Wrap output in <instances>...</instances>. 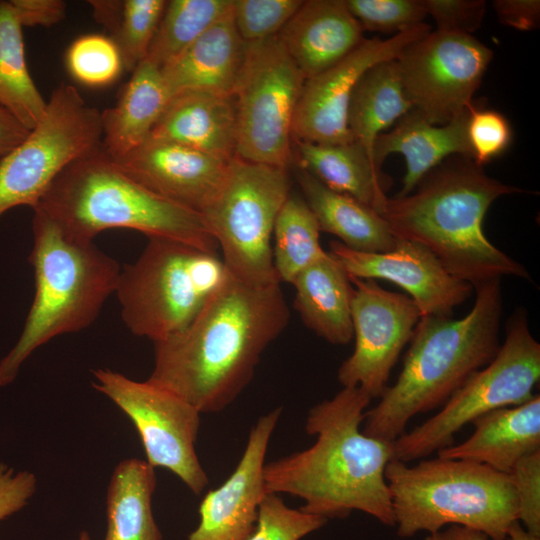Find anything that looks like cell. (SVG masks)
Wrapping results in <instances>:
<instances>
[{"mask_svg":"<svg viewBox=\"0 0 540 540\" xmlns=\"http://www.w3.org/2000/svg\"><path fill=\"white\" fill-rule=\"evenodd\" d=\"M155 468L146 461H121L111 476L106 496L104 540H162L152 513Z\"/></svg>","mask_w":540,"mask_h":540,"instance_id":"f1b7e54d","label":"cell"},{"mask_svg":"<svg viewBox=\"0 0 540 540\" xmlns=\"http://www.w3.org/2000/svg\"><path fill=\"white\" fill-rule=\"evenodd\" d=\"M305 80L278 36L246 43L233 93L236 157L288 169L293 118Z\"/></svg>","mask_w":540,"mask_h":540,"instance_id":"7c38bea8","label":"cell"},{"mask_svg":"<svg viewBox=\"0 0 540 540\" xmlns=\"http://www.w3.org/2000/svg\"><path fill=\"white\" fill-rule=\"evenodd\" d=\"M492 6L503 25L520 31H530L539 26V0H496Z\"/></svg>","mask_w":540,"mask_h":540,"instance_id":"ee69618b","label":"cell"},{"mask_svg":"<svg viewBox=\"0 0 540 540\" xmlns=\"http://www.w3.org/2000/svg\"><path fill=\"white\" fill-rule=\"evenodd\" d=\"M245 54L246 43L231 10L160 69L171 96L183 92L233 96Z\"/></svg>","mask_w":540,"mask_h":540,"instance_id":"44dd1931","label":"cell"},{"mask_svg":"<svg viewBox=\"0 0 540 540\" xmlns=\"http://www.w3.org/2000/svg\"><path fill=\"white\" fill-rule=\"evenodd\" d=\"M77 540H91L87 531H82Z\"/></svg>","mask_w":540,"mask_h":540,"instance_id":"c3c4849f","label":"cell"},{"mask_svg":"<svg viewBox=\"0 0 540 540\" xmlns=\"http://www.w3.org/2000/svg\"><path fill=\"white\" fill-rule=\"evenodd\" d=\"M345 0H307L277 35L305 79L330 68L365 39Z\"/></svg>","mask_w":540,"mask_h":540,"instance_id":"ffe728a7","label":"cell"},{"mask_svg":"<svg viewBox=\"0 0 540 540\" xmlns=\"http://www.w3.org/2000/svg\"><path fill=\"white\" fill-rule=\"evenodd\" d=\"M230 162L179 144L148 138L116 163L153 193L202 214L224 183Z\"/></svg>","mask_w":540,"mask_h":540,"instance_id":"d6986e66","label":"cell"},{"mask_svg":"<svg viewBox=\"0 0 540 540\" xmlns=\"http://www.w3.org/2000/svg\"><path fill=\"white\" fill-rule=\"evenodd\" d=\"M540 380V344L517 309L493 360L475 372L434 416L393 441L394 459L409 463L454 444L455 434L495 409L530 400Z\"/></svg>","mask_w":540,"mask_h":540,"instance_id":"30bf717a","label":"cell"},{"mask_svg":"<svg viewBox=\"0 0 540 540\" xmlns=\"http://www.w3.org/2000/svg\"><path fill=\"white\" fill-rule=\"evenodd\" d=\"M298 182L320 231L335 235L343 245L360 252L382 253L395 246L397 238L383 217L371 207L332 190L301 169Z\"/></svg>","mask_w":540,"mask_h":540,"instance_id":"83f0119b","label":"cell"},{"mask_svg":"<svg viewBox=\"0 0 540 540\" xmlns=\"http://www.w3.org/2000/svg\"><path fill=\"white\" fill-rule=\"evenodd\" d=\"M36 476L29 471H15L0 463V520L27 505L36 491Z\"/></svg>","mask_w":540,"mask_h":540,"instance_id":"b9f144b4","label":"cell"},{"mask_svg":"<svg viewBox=\"0 0 540 540\" xmlns=\"http://www.w3.org/2000/svg\"><path fill=\"white\" fill-rule=\"evenodd\" d=\"M149 138L179 144L229 162L236 157L234 97L204 92L176 94Z\"/></svg>","mask_w":540,"mask_h":540,"instance_id":"603a6c76","label":"cell"},{"mask_svg":"<svg viewBox=\"0 0 540 540\" xmlns=\"http://www.w3.org/2000/svg\"><path fill=\"white\" fill-rule=\"evenodd\" d=\"M363 30L398 34L414 28L427 16L421 0H345Z\"/></svg>","mask_w":540,"mask_h":540,"instance_id":"74e56055","label":"cell"},{"mask_svg":"<svg viewBox=\"0 0 540 540\" xmlns=\"http://www.w3.org/2000/svg\"><path fill=\"white\" fill-rule=\"evenodd\" d=\"M469 110L445 125H434L413 108L391 130L376 137L372 153L377 167L381 168L392 153H400L405 159L403 186L396 196L412 192L428 172L451 156L472 159L467 136Z\"/></svg>","mask_w":540,"mask_h":540,"instance_id":"7402d4cb","label":"cell"},{"mask_svg":"<svg viewBox=\"0 0 540 540\" xmlns=\"http://www.w3.org/2000/svg\"><path fill=\"white\" fill-rule=\"evenodd\" d=\"M349 278L354 285L355 346L339 367L337 378L343 387H359L372 399L379 398L422 315L407 295L388 291L373 279Z\"/></svg>","mask_w":540,"mask_h":540,"instance_id":"9a60e30c","label":"cell"},{"mask_svg":"<svg viewBox=\"0 0 540 540\" xmlns=\"http://www.w3.org/2000/svg\"><path fill=\"white\" fill-rule=\"evenodd\" d=\"M66 64L78 82L93 87L114 82L123 68L116 44L101 34H86L73 41L66 53Z\"/></svg>","mask_w":540,"mask_h":540,"instance_id":"e575fe53","label":"cell"},{"mask_svg":"<svg viewBox=\"0 0 540 540\" xmlns=\"http://www.w3.org/2000/svg\"><path fill=\"white\" fill-rule=\"evenodd\" d=\"M292 284L295 308L304 324L331 344H348L353 338V286L339 263L327 252Z\"/></svg>","mask_w":540,"mask_h":540,"instance_id":"4316f807","label":"cell"},{"mask_svg":"<svg viewBox=\"0 0 540 540\" xmlns=\"http://www.w3.org/2000/svg\"><path fill=\"white\" fill-rule=\"evenodd\" d=\"M372 398L359 387H343L312 407L305 429L316 436L307 449L265 463L266 493H286L304 501L301 510L325 519L364 512L395 526L385 479L394 459L393 442L366 435L360 426Z\"/></svg>","mask_w":540,"mask_h":540,"instance_id":"7a4b0ae2","label":"cell"},{"mask_svg":"<svg viewBox=\"0 0 540 540\" xmlns=\"http://www.w3.org/2000/svg\"><path fill=\"white\" fill-rule=\"evenodd\" d=\"M329 248L328 253L349 277L388 280L403 288L422 317H451L474 288L450 274L430 250L413 241L397 238L395 246L382 253L352 250L338 240L331 241Z\"/></svg>","mask_w":540,"mask_h":540,"instance_id":"e0dca14e","label":"cell"},{"mask_svg":"<svg viewBox=\"0 0 540 540\" xmlns=\"http://www.w3.org/2000/svg\"><path fill=\"white\" fill-rule=\"evenodd\" d=\"M464 442L439 450L438 457L481 463L509 474L523 457L540 451V396L492 410L473 422Z\"/></svg>","mask_w":540,"mask_h":540,"instance_id":"cb8c5ba5","label":"cell"},{"mask_svg":"<svg viewBox=\"0 0 540 540\" xmlns=\"http://www.w3.org/2000/svg\"><path fill=\"white\" fill-rule=\"evenodd\" d=\"M518 503V522L540 537V451L520 459L508 474Z\"/></svg>","mask_w":540,"mask_h":540,"instance_id":"ab89813d","label":"cell"},{"mask_svg":"<svg viewBox=\"0 0 540 540\" xmlns=\"http://www.w3.org/2000/svg\"><path fill=\"white\" fill-rule=\"evenodd\" d=\"M320 228L305 200L290 194L273 229V264L280 282L291 283L327 253L320 244Z\"/></svg>","mask_w":540,"mask_h":540,"instance_id":"d6a6232c","label":"cell"},{"mask_svg":"<svg viewBox=\"0 0 540 540\" xmlns=\"http://www.w3.org/2000/svg\"><path fill=\"white\" fill-rule=\"evenodd\" d=\"M95 390L111 399L133 422L147 463L174 473L194 494L208 485L196 450L200 412L173 392L148 380H132L110 369L93 370Z\"/></svg>","mask_w":540,"mask_h":540,"instance_id":"4fadbf2b","label":"cell"},{"mask_svg":"<svg viewBox=\"0 0 540 540\" xmlns=\"http://www.w3.org/2000/svg\"><path fill=\"white\" fill-rule=\"evenodd\" d=\"M36 207L77 241L93 242L99 233L121 228L211 253L219 248L201 214L148 190L102 148L66 167Z\"/></svg>","mask_w":540,"mask_h":540,"instance_id":"5b68a950","label":"cell"},{"mask_svg":"<svg viewBox=\"0 0 540 540\" xmlns=\"http://www.w3.org/2000/svg\"><path fill=\"white\" fill-rule=\"evenodd\" d=\"M436 30L471 34L480 28L485 12L484 0H421Z\"/></svg>","mask_w":540,"mask_h":540,"instance_id":"60d3db41","label":"cell"},{"mask_svg":"<svg viewBox=\"0 0 540 540\" xmlns=\"http://www.w3.org/2000/svg\"><path fill=\"white\" fill-rule=\"evenodd\" d=\"M303 0H233V20L245 43L277 36Z\"/></svg>","mask_w":540,"mask_h":540,"instance_id":"8d00e7d4","label":"cell"},{"mask_svg":"<svg viewBox=\"0 0 540 540\" xmlns=\"http://www.w3.org/2000/svg\"><path fill=\"white\" fill-rule=\"evenodd\" d=\"M232 7L233 0L167 1L146 59L159 68L167 65Z\"/></svg>","mask_w":540,"mask_h":540,"instance_id":"836d02e7","label":"cell"},{"mask_svg":"<svg viewBox=\"0 0 540 540\" xmlns=\"http://www.w3.org/2000/svg\"><path fill=\"white\" fill-rule=\"evenodd\" d=\"M171 97L161 69L147 59L141 62L117 103L101 111L103 152L118 162L141 146Z\"/></svg>","mask_w":540,"mask_h":540,"instance_id":"d4e9b609","label":"cell"},{"mask_svg":"<svg viewBox=\"0 0 540 540\" xmlns=\"http://www.w3.org/2000/svg\"><path fill=\"white\" fill-rule=\"evenodd\" d=\"M430 31L424 22L387 39L365 38L338 63L306 79L294 113L293 140L317 144L353 141L348 108L358 80L373 65L396 59L407 45Z\"/></svg>","mask_w":540,"mask_h":540,"instance_id":"2e32d148","label":"cell"},{"mask_svg":"<svg viewBox=\"0 0 540 540\" xmlns=\"http://www.w3.org/2000/svg\"><path fill=\"white\" fill-rule=\"evenodd\" d=\"M327 519L287 506L279 494L266 493L256 527L247 540H300L320 529Z\"/></svg>","mask_w":540,"mask_h":540,"instance_id":"d590c367","label":"cell"},{"mask_svg":"<svg viewBox=\"0 0 540 540\" xmlns=\"http://www.w3.org/2000/svg\"><path fill=\"white\" fill-rule=\"evenodd\" d=\"M22 27H50L65 17L66 2L62 0H11Z\"/></svg>","mask_w":540,"mask_h":540,"instance_id":"7bdbcfd3","label":"cell"},{"mask_svg":"<svg viewBox=\"0 0 540 540\" xmlns=\"http://www.w3.org/2000/svg\"><path fill=\"white\" fill-rule=\"evenodd\" d=\"M295 143L301 170L381 215L392 180L381 172L364 146L355 140L343 144Z\"/></svg>","mask_w":540,"mask_h":540,"instance_id":"484cf974","label":"cell"},{"mask_svg":"<svg viewBox=\"0 0 540 540\" xmlns=\"http://www.w3.org/2000/svg\"><path fill=\"white\" fill-rule=\"evenodd\" d=\"M521 189L488 176L471 158L454 155L428 172L412 192L388 198L381 216L399 239L430 250L445 269L473 287L527 269L486 237L491 204Z\"/></svg>","mask_w":540,"mask_h":540,"instance_id":"3957f363","label":"cell"},{"mask_svg":"<svg viewBox=\"0 0 540 540\" xmlns=\"http://www.w3.org/2000/svg\"><path fill=\"white\" fill-rule=\"evenodd\" d=\"M281 411V407L276 408L260 416L253 425L232 474L202 499L199 524L187 540H247L253 533L266 494V452Z\"/></svg>","mask_w":540,"mask_h":540,"instance_id":"ac0fdd59","label":"cell"},{"mask_svg":"<svg viewBox=\"0 0 540 540\" xmlns=\"http://www.w3.org/2000/svg\"><path fill=\"white\" fill-rule=\"evenodd\" d=\"M493 58V51L471 34L430 31L396 58L413 108L434 125L465 113Z\"/></svg>","mask_w":540,"mask_h":540,"instance_id":"5bb4252c","label":"cell"},{"mask_svg":"<svg viewBox=\"0 0 540 540\" xmlns=\"http://www.w3.org/2000/svg\"><path fill=\"white\" fill-rule=\"evenodd\" d=\"M413 109L402 85L396 59L379 62L358 80L348 108V127L373 158L376 137ZM374 160V159H373Z\"/></svg>","mask_w":540,"mask_h":540,"instance_id":"f546056e","label":"cell"},{"mask_svg":"<svg viewBox=\"0 0 540 540\" xmlns=\"http://www.w3.org/2000/svg\"><path fill=\"white\" fill-rule=\"evenodd\" d=\"M507 540H540V537L528 533L520 523L516 521L508 530Z\"/></svg>","mask_w":540,"mask_h":540,"instance_id":"7dc6e473","label":"cell"},{"mask_svg":"<svg viewBox=\"0 0 540 540\" xmlns=\"http://www.w3.org/2000/svg\"><path fill=\"white\" fill-rule=\"evenodd\" d=\"M290 311L280 284L255 286L227 271L195 318L154 343L148 381L200 413L219 412L251 381L261 355L287 327Z\"/></svg>","mask_w":540,"mask_h":540,"instance_id":"6da1fadb","label":"cell"},{"mask_svg":"<svg viewBox=\"0 0 540 540\" xmlns=\"http://www.w3.org/2000/svg\"><path fill=\"white\" fill-rule=\"evenodd\" d=\"M101 111L60 83L28 136L0 162V217L17 206L35 208L60 173L102 148Z\"/></svg>","mask_w":540,"mask_h":540,"instance_id":"8fae6325","label":"cell"},{"mask_svg":"<svg viewBox=\"0 0 540 540\" xmlns=\"http://www.w3.org/2000/svg\"><path fill=\"white\" fill-rule=\"evenodd\" d=\"M397 535L429 534L445 525L507 540L518 521V503L508 474L461 459L437 457L415 465L392 459L386 466Z\"/></svg>","mask_w":540,"mask_h":540,"instance_id":"52a82bcc","label":"cell"},{"mask_svg":"<svg viewBox=\"0 0 540 540\" xmlns=\"http://www.w3.org/2000/svg\"><path fill=\"white\" fill-rule=\"evenodd\" d=\"M30 130L10 111L0 106V162L15 149Z\"/></svg>","mask_w":540,"mask_h":540,"instance_id":"f6af8a7d","label":"cell"},{"mask_svg":"<svg viewBox=\"0 0 540 540\" xmlns=\"http://www.w3.org/2000/svg\"><path fill=\"white\" fill-rule=\"evenodd\" d=\"M32 210L34 298L20 338L0 361L2 387L15 380L23 362L41 345L91 325L115 293L121 271L93 242L67 237L44 211Z\"/></svg>","mask_w":540,"mask_h":540,"instance_id":"8992f818","label":"cell"},{"mask_svg":"<svg viewBox=\"0 0 540 540\" xmlns=\"http://www.w3.org/2000/svg\"><path fill=\"white\" fill-rule=\"evenodd\" d=\"M290 186L285 168L231 160L224 183L201 215L227 271L237 279L255 286L280 284L271 239Z\"/></svg>","mask_w":540,"mask_h":540,"instance_id":"9c48e42d","label":"cell"},{"mask_svg":"<svg viewBox=\"0 0 540 540\" xmlns=\"http://www.w3.org/2000/svg\"><path fill=\"white\" fill-rule=\"evenodd\" d=\"M46 103L26 64L22 26L15 10L10 1L0 0V106L31 130Z\"/></svg>","mask_w":540,"mask_h":540,"instance_id":"4dcf8cb0","label":"cell"},{"mask_svg":"<svg viewBox=\"0 0 540 540\" xmlns=\"http://www.w3.org/2000/svg\"><path fill=\"white\" fill-rule=\"evenodd\" d=\"M165 0L88 1L97 22L110 33L123 68L133 71L148 51L166 6Z\"/></svg>","mask_w":540,"mask_h":540,"instance_id":"1f68e13d","label":"cell"},{"mask_svg":"<svg viewBox=\"0 0 540 540\" xmlns=\"http://www.w3.org/2000/svg\"><path fill=\"white\" fill-rule=\"evenodd\" d=\"M474 288V305L463 318H420L396 382L365 412L366 435L395 441L413 417L443 405L496 356L503 306L500 279Z\"/></svg>","mask_w":540,"mask_h":540,"instance_id":"277c9868","label":"cell"},{"mask_svg":"<svg viewBox=\"0 0 540 540\" xmlns=\"http://www.w3.org/2000/svg\"><path fill=\"white\" fill-rule=\"evenodd\" d=\"M424 540H489L483 532L460 525L429 534Z\"/></svg>","mask_w":540,"mask_h":540,"instance_id":"bcb514c9","label":"cell"},{"mask_svg":"<svg viewBox=\"0 0 540 540\" xmlns=\"http://www.w3.org/2000/svg\"><path fill=\"white\" fill-rule=\"evenodd\" d=\"M467 136L472 160L483 166L501 156L510 147L513 131L508 119L500 112L472 105L469 110Z\"/></svg>","mask_w":540,"mask_h":540,"instance_id":"f35d334b","label":"cell"},{"mask_svg":"<svg viewBox=\"0 0 540 540\" xmlns=\"http://www.w3.org/2000/svg\"><path fill=\"white\" fill-rule=\"evenodd\" d=\"M226 275L217 253L149 237L138 259L120 271L121 317L134 335L164 340L195 318Z\"/></svg>","mask_w":540,"mask_h":540,"instance_id":"ba28073f","label":"cell"}]
</instances>
